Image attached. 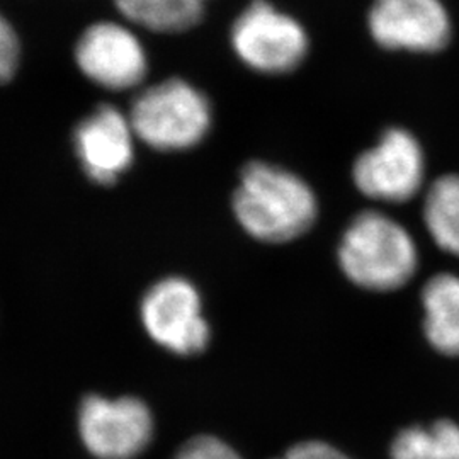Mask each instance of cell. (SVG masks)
<instances>
[{
	"instance_id": "obj_12",
	"label": "cell",
	"mask_w": 459,
	"mask_h": 459,
	"mask_svg": "<svg viewBox=\"0 0 459 459\" xmlns=\"http://www.w3.org/2000/svg\"><path fill=\"white\" fill-rule=\"evenodd\" d=\"M210 0H115L133 24L153 33H182L197 26Z\"/></svg>"
},
{
	"instance_id": "obj_2",
	"label": "cell",
	"mask_w": 459,
	"mask_h": 459,
	"mask_svg": "<svg viewBox=\"0 0 459 459\" xmlns=\"http://www.w3.org/2000/svg\"><path fill=\"white\" fill-rule=\"evenodd\" d=\"M345 278L368 291L403 288L417 273L419 250L411 231L388 214L368 210L347 225L339 250Z\"/></svg>"
},
{
	"instance_id": "obj_5",
	"label": "cell",
	"mask_w": 459,
	"mask_h": 459,
	"mask_svg": "<svg viewBox=\"0 0 459 459\" xmlns=\"http://www.w3.org/2000/svg\"><path fill=\"white\" fill-rule=\"evenodd\" d=\"M140 315L150 339L172 354L196 356L210 344L201 295L187 279L157 281L143 296Z\"/></svg>"
},
{
	"instance_id": "obj_18",
	"label": "cell",
	"mask_w": 459,
	"mask_h": 459,
	"mask_svg": "<svg viewBox=\"0 0 459 459\" xmlns=\"http://www.w3.org/2000/svg\"><path fill=\"white\" fill-rule=\"evenodd\" d=\"M279 459H288V458H286V456H282V458H279Z\"/></svg>"
},
{
	"instance_id": "obj_7",
	"label": "cell",
	"mask_w": 459,
	"mask_h": 459,
	"mask_svg": "<svg viewBox=\"0 0 459 459\" xmlns=\"http://www.w3.org/2000/svg\"><path fill=\"white\" fill-rule=\"evenodd\" d=\"M79 434L94 458H138L153 437V415L134 396L91 394L79 411Z\"/></svg>"
},
{
	"instance_id": "obj_14",
	"label": "cell",
	"mask_w": 459,
	"mask_h": 459,
	"mask_svg": "<svg viewBox=\"0 0 459 459\" xmlns=\"http://www.w3.org/2000/svg\"><path fill=\"white\" fill-rule=\"evenodd\" d=\"M392 459H459V427L439 420L430 427H409L394 437Z\"/></svg>"
},
{
	"instance_id": "obj_3",
	"label": "cell",
	"mask_w": 459,
	"mask_h": 459,
	"mask_svg": "<svg viewBox=\"0 0 459 459\" xmlns=\"http://www.w3.org/2000/svg\"><path fill=\"white\" fill-rule=\"evenodd\" d=\"M133 132L157 152L197 147L212 130V102L184 79H165L143 89L130 111Z\"/></svg>"
},
{
	"instance_id": "obj_16",
	"label": "cell",
	"mask_w": 459,
	"mask_h": 459,
	"mask_svg": "<svg viewBox=\"0 0 459 459\" xmlns=\"http://www.w3.org/2000/svg\"><path fill=\"white\" fill-rule=\"evenodd\" d=\"M19 62V41L11 24L0 16V83L9 82Z\"/></svg>"
},
{
	"instance_id": "obj_6",
	"label": "cell",
	"mask_w": 459,
	"mask_h": 459,
	"mask_svg": "<svg viewBox=\"0 0 459 459\" xmlns=\"http://www.w3.org/2000/svg\"><path fill=\"white\" fill-rule=\"evenodd\" d=\"M426 178V157L419 140L403 128H388L375 147L362 152L352 179L364 196L383 203H407Z\"/></svg>"
},
{
	"instance_id": "obj_17",
	"label": "cell",
	"mask_w": 459,
	"mask_h": 459,
	"mask_svg": "<svg viewBox=\"0 0 459 459\" xmlns=\"http://www.w3.org/2000/svg\"><path fill=\"white\" fill-rule=\"evenodd\" d=\"M284 456L288 459H351L341 449L324 441L295 444Z\"/></svg>"
},
{
	"instance_id": "obj_15",
	"label": "cell",
	"mask_w": 459,
	"mask_h": 459,
	"mask_svg": "<svg viewBox=\"0 0 459 459\" xmlns=\"http://www.w3.org/2000/svg\"><path fill=\"white\" fill-rule=\"evenodd\" d=\"M174 459H242L230 444L214 436H196L178 451Z\"/></svg>"
},
{
	"instance_id": "obj_1",
	"label": "cell",
	"mask_w": 459,
	"mask_h": 459,
	"mask_svg": "<svg viewBox=\"0 0 459 459\" xmlns=\"http://www.w3.org/2000/svg\"><path fill=\"white\" fill-rule=\"evenodd\" d=\"M231 206L240 227L265 244L293 242L312 229L318 216V201L308 182L259 160L242 169Z\"/></svg>"
},
{
	"instance_id": "obj_9",
	"label": "cell",
	"mask_w": 459,
	"mask_h": 459,
	"mask_svg": "<svg viewBox=\"0 0 459 459\" xmlns=\"http://www.w3.org/2000/svg\"><path fill=\"white\" fill-rule=\"evenodd\" d=\"M368 28L386 49L436 53L451 39V19L441 0H375Z\"/></svg>"
},
{
	"instance_id": "obj_13",
	"label": "cell",
	"mask_w": 459,
	"mask_h": 459,
	"mask_svg": "<svg viewBox=\"0 0 459 459\" xmlns=\"http://www.w3.org/2000/svg\"><path fill=\"white\" fill-rule=\"evenodd\" d=\"M424 223L436 246L459 257L458 174H447L432 182L424 201Z\"/></svg>"
},
{
	"instance_id": "obj_10",
	"label": "cell",
	"mask_w": 459,
	"mask_h": 459,
	"mask_svg": "<svg viewBox=\"0 0 459 459\" xmlns=\"http://www.w3.org/2000/svg\"><path fill=\"white\" fill-rule=\"evenodd\" d=\"M134 138L130 116L102 104L75 130V150L85 174L98 184L117 181L133 164Z\"/></svg>"
},
{
	"instance_id": "obj_11",
	"label": "cell",
	"mask_w": 459,
	"mask_h": 459,
	"mask_svg": "<svg viewBox=\"0 0 459 459\" xmlns=\"http://www.w3.org/2000/svg\"><path fill=\"white\" fill-rule=\"evenodd\" d=\"M424 330L430 345L446 356H459V276L437 274L422 290Z\"/></svg>"
},
{
	"instance_id": "obj_8",
	"label": "cell",
	"mask_w": 459,
	"mask_h": 459,
	"mask_svg": "<svg viewBox=\"0 0 459 459\" xmlns=\"http://www.w3.org/2000/svg\"><path fill=\"white\" fill-rule=\"evenodd\" d=\"M75 58L83 75L109 91H130L145 81V47L130 28L117 22H96L81 36Z\"/></svg>"
},
{
	"instance_id": "obj_4",
	"label": "cell",
	"mask_w": 459,
	"mask_h": 459,
	"mask_svg": "<svg viewBox=\"0 0 459 459\" xmlns=\"http://www.w3.org/2000/svg\"><path fill=\"white\" fill-rule=\"evenodd\" d=\"M230 41L242 64L265 75L293 72L310 47L301 22L267 0H254L244 9L231 26Z\"/></svg>"
}]
</instances>
